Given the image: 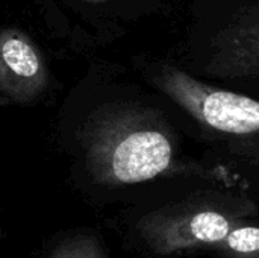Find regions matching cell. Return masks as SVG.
<instances>
[{"mask_svg": "<svg viewBox=\"0 0 259 258\" xmlns=\"http://www.w3.org/2000/svg\"><path fill=\"white\" fill-rule=\"evenodd\" d=\"M252 193H253V196L256 198V201H258V204H259V190H256V192H253V190H250Z\"/></svg>", "mask_w": 259, "mask_h": 258, "instance_id": "8", "label": "cell"}, {"mask_svg": "<svg viewBox=\"0 0 259 258\" xmlns=\"http://www.w3.org/2000/svg\"><path fill=\"white\" fill-rule=\"evenodd\" d=\"M258 216L259 204L249 189L222 176L202 178L194 190L141 214L134 234L155 258L203 257L237 224Z\"/></svg>", "mask_w": 259, "mask_h": 258, "instance_id": "1", "label": "cell"}, {"mask_svg": "<svg viewBox=\"0 0 259 258\" xmlns=\"http://www.w3.org/2000/svg\"><path fill=\"white\" fill-rule=\"evenodd\" d=\"M47 84V70L32 41L18 30L0 33V90L12 100H30Z\"/></svg>", "mask_w": 259, "mask_h": 258, "instance_id": "5", "label": "cell"}, {"mask_svg": "<svg viewBox=\"0 0 259 258\" xmlns=\"http://www.w3.org/2000/svg\"><path fill=\"white\" fill-rule=\"evenodd\" d=\"M152 81L211 144L235 161L259 167V99L200 79L178 62L161 64Z\"/></svg>", "mask_w": 259, "mask_h": 258, "instance_id": "3", "label": "cell"}, {"mask_svg": "<svg viewBox=\"0 0 259 258\" xmlns=\"http://www.w3.org/2000/svg\"><path fill=\"white\" fill-rule=\"evenodd\" d=\"M93 170L105 184L132 186L161 176H220L197 161L178 158L171 126L150 109L134 111L93 152Z\"/></svg>", "mask_w": 259, "mask_h": 258, "instance_id": "4", "label": "cell"}, {"mask_svg": "<svg viewBox=\"0 0 259 258\" xmlns=\"http://www.w3.org/2000/svg\"><path fill=\"white\" fill-rule=\"evenodd\" d=\"M229 88L259 87V0H190L178 62Z\"/></svg>", "mask_w": 259, "mask_h": 258, "instance_id": "2", "label": "cell"}, {"mask_svg": "<svg viewBox=\"0 0 259 258\" xmlns=\"http://www.w3.org/2000/svg\"><path fill=\"white\" fill-rule=\"evenodd\" d=\"M205 258H259V216L237 224L220 242L212 245Z\"/></svg>", "mask_w": 259, "mask_h": 258, "instance_id": "6", "label": "cell"}, {"mask_svg": "<svg viewBox=\"0 0 259 258\" xmlns=\"http://www.w3.org/2000/svg\"><path fill=\"white\" fill-rule=\"evenodd\" d=\"M50 258H105V254L94 237H76L59 246Z\"/></svg>", "mask_w": 259, "mask_h": 258, "instance_id": "7", "label": "cell"}, {"mask_svg": "<svg viewBox=\"0 0 259 258\" xmlns=\"http://www.w3.org/2000/svg\"><path fill=\"white\" fill-rule=\"evenodd\" d=\"M96 2H100V0H96Z\"/></svg>", "mask_w": 259, "mask_h": 258, "instance_id": "9", "label": "cell"}]
</instances>
